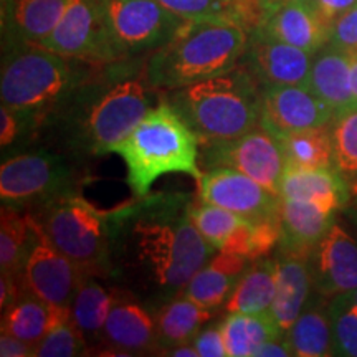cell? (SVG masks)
I'll list each match as a JSON object with an SVG mask.
<instances>
[{"label":"cell","mask_w":357,"mask_h":357,"mask_svg":"<svg viewBox=\"0 0 357 357\" xmlns=\"http://www.w3.org/2000/svg\"><path fill=\"white\" fill-rule=\"evenodd\" d=\"M134 265L166 293L182 291L215 253L190 218V204L149 200L137 212L126 240Z\"/></svg>","instance_id":"obj_1"},{"label":"cell","mask_w":357,"mask_h":357,"mask_svg":"<svg viewBox=\"0 0 357 357\" xmlns=\"http://www.w3.org/2000/svg\"><path fill=\"white\" fill-rule=\"evenodd\" d=\"M167 101L202 146L236 139L261 124V86L242 61L217 77L169 89Z\"/></svg>","instance_id":"obj_2"},{"label":"cell","mask_w":357,"mask_h":357,"mask_svg":"<svg viewBox=\"0 0 357 357\" xmlns=\"http://www.w3.org/2000/svg\"><path fill=\"white\" fill-rule=\"evenodd\" d=\"M250 35L220 20H185L153 52L144 78L153 88L177 89L225 73L242 61Z\"/></svg>","instance_id":"obj_3"},{"label":"cell","mask_w":357,"mask_h":357,"mask_svg":"<svg viewBox=\"0 0 357 357\" xmlns=\"http://www.w3.org/2000/svg\"><path fill=\"white\" fill-rule=\"evenodd\" d=\"M199 137L169 101L151 108L126 139L111 153L121 155L128 184L136 199H144L159 177L187 174L200 181Z\"/></svg>","instance_id":"obj_4"},{"label":"cell","mask_w":357,"mask_h":357,"mask_svg":"<svg viewBox=\"0 0 357 357\" xmlns=\"http://www.w3.org/2000/svg\"><path fill=\"white\" fill-rule=\"evenodd\" d=\"M86 61L55 53L35 43L8 42L3 53L2 105L33 116L68 96L83 78Z\"/></svg>","instance_id":"obj_5"},{"label":"cell","mask_w":357,"mask_h":357,"mask_svg":"<svg viewBox=\"0 0 357 357\" xmlns=\"http://www.w3.org/2000/svg\"><path fill=\"white\" fill-rule=\"evenodd\" d=\"M37 220L47 238L77 263L83 275L106 273L114 213L98 211L88 200L66 192L43 202Z\"/></svg>","instance_id":"obj_6"},{"label":"cell","mask_w":357,"mask_h":357,"mask_svg":"<svg viewBox=\"0 0 357 357\" xmlns=\"http://www.w3.org/2000/svg\"><path fill=\"white\" fill-rule=\"evenodd\" d=\"M101 3L121 60L164 47L185 22L158 0H101Z\"/></svg>","instance_id":"obj_7"},{"label":"cell","mask_w":357,"mask_h":357,"mask_svg":"<svg viewBox=\"0 0 357 357\" xmlns=\"http://www.w3.org/2000/svg\"><path fill=\"white\" fill-rule=\"evenodd\" d=\"M35 45L89 65L121 60L111 40L101 0H70L55 30Z\"/></svg>","instance_id":"obj_8"},{"label":"cell","mask_w":357,"mask_h":357,"mask_svg":"<svg viewBox=\"0 0 357 357\" xmlns=\"http://www.w3.org/2000/svg\"><path fill=\"white\" fill-rule=\"evenodd\" d=\"M202 164L207 169H234L278 195L281 178L287 172L280 137L261 124L236 139L204 146Z\"/></svg>","instance_id":"obj_9"},{"label":"cell","mask_w":357,"mask_h":357,"mask_svg":"<svg viewBox=\"0 0 357 357\" xmlns=\"http://www.w3.org/2000/svg\"><path fill=\"white\" fill-rule=\"evenodd\" d=\"M147 86L146 78L124 79L98 98L84 123L88 142L96 154L111 153L147 114L151 109Z\"/></svg>","instance_id":"obj_10"},{"label":"cell","mask_w":357,"mask_h":357,"mask_svg":"<svg viewBox=\"0 0 357 357\" xmlns=\"http://www.w3.org/2000/svg\"><path fill=\"white\" fill-rule=\"evenodd\" d=\"M68 167L60 155L48 153L20 154L0 167V197L2 204L15 207L33 200L47 202L66 194Z\"/></svg>","instance_id":"obj_11"},{"label":"cell","mask_w":357,"mask_h":357,"mask_svg":"<svg viewBox=\"0 0 357 357\" xmlns=\"http://www.w3.org/2000/svg\"><path fill=\"white\" fill-rule=\"evenodd\" d=\"M199 199L252 223L280 220L281 197L252 177L229 167L208 169L199 181Z\"/></svg>","instance_id":"obj_12"},{"label":"cell","mask_w":357,"mask_h":357,"mask_svg":"<svg viewBox=\"0 0 357 357\" xmlns=\"http://www.w3.org/2000/svg\"><path fill=\"white\" fill-rule=\"evenodd\" d=\"M37 238L26 258L22 283L26 291L56 307L71 310L83 271L47 238L40 222L33 217Z\"/></svg>","instance_id":"obj_13"},{"label":"cell","mask_w":357,"mask_h":357,"mask_svg":"<svg viewBox=\"0 0 357 357\" xmlns=\"http://www.w3.org/2000/svg\"><path fill=\"white\" fill-rule=\"evenodd\" d=\"M242 63L247 66L261 89L281 84L307 88L312 55L255 30L248 37Z\"/></svg>","instance_id":"obj_14"},{"label":"cell","mask_w":357,"mask_h":357,"mask_svg":"<svg viewBox=\"0 0 357 357\" xmlns=\"http://www.w3.org/2000/svg\"><path fill=\"white\" fill-rule=\"evenodd\" d=\"M333 118L331 108L310 88L281 84L261 89V126L275 136L324 126Z\"/></svg>","instance_id":"obj_15"},{"label":"cell","mask_w":357,"mask_h":357,"mask_svg":"<svg viewBox=\"0 0 357 357\" xmlns=\"http://www.w3.org/2000/svg\"><path fill=\"white\" fill-rule=\"evenodd\" d=\"M312 287L334 298L357 288V242L334 222L310 257Z\"/></svg>","instance_id":"obj_16"},{"label":"cell","mask_w":357,"mask_h":357,"mask_svg":"<svg viewBox=\"0 0 357 357\" xmlns=\"http://www.w3.org/2000/svg\"><path fill=\"white\" fill-rule=\"evenodd\" d=\"M258 30L311 55L326 47L331 38V26L319 19L306 0H294L270 10Z\"/></svg>","instance_id":"obj_17"},{"label":"cell","mask_w":357,"mask_h":357,"mask_svg":"<svg viewBox=\"0 0 357 357\" xmlns=\"http://www.w3.org/2000/svg\"><path fill=\"white\" fill-rule=\"evenodd\" d=\"M336 212L303 200L281 199L280 204V252L311 257L323 236L334 223Z\"/></svg>","instance_id":"obj_18"},{"label":"cell","mask_w":357,"mask_h":357,"mask_svg":"<svg viewBox=\"0 0 357 357\" xmlns=\"http://www.w3.org/2000/svg\"><path fill=\"white\" fill-rule=\"evenodd\" d=\"M101 342L116 354H142L147 351H159L155 319L146 307L119 298L106 319Z\"/></svg>","instance_id":"obj_19"},{"label":"cell","mask_w":357,"mask_h":357,"mask_svg":"<svg viewBox=\"0 0 357 357\" xmlns=\"http://www.w3.org/2000/svg\"><path fill=\"white\" fill-rule=\"evenodd\" d=\"M190 218L200 235L218 252L235 253L250 260L255 223L200 199L190 204Z\"/></svg>","instance_id":"obj_20"},{"label":"cell","mask_w":357,"mask_h":357,"mask_svg":"<svg viewBox=\"0 0 357 357\" xmlns=\"http://www.w3.org/2000/svg\"><path fill=\"white\" fill-rule=\"evenodd\" d=\"M71 318V310L56 307L40 300L33 293L24 291L2 311V331L22 339L29 346L37 347L53 329Z\"/></svg>","instance_id":"obj_21"},{"label":"cell","mask_w":357,"mask_h":357,"mask_svg":"<svg viewBox=\"0 0 357 357\" xmlns=\"http://www.w3.org/2000/svg\"><path fill=\"white\" fill-rule=\"evenodd\" d=\"M307 88L331 108L334 116L352 108L349 53L331 43L314 53Z\"/></svg>","instance_id":"obj_22"},{"label":"cell","mask_w":357,"mask_h":357,"mask_svg":"<svg viewBox=\"0 0 357 357\" xmlns=\"http://www.w3.org/2000/svg\"><path fill=\"white\" fill-rule=\"evenodd\" d=\"M250 263L252 261L242 255L218 252L192 276L182 294L197 305L215 311L229 300Z\"/></svg>","instance_id":"obj_23"},{"label":"cell","mask_w":357,"mask_h":357,"mask_svg":"<svg viewBox=\"0 0 357 357\" xmlns=\"http://www.w3.org/2000/svg\"><path fill=\"white\" fill-rule=\"evenodd\" d=\"M70 0H3V33L8 42L40 43L61 20Z\"/></svg>","instance_id":"obj_24"},{"label":"cell","mask_w":357,"mask_h":357,"mask_svg":"<svg viewBox=\"0 0 357 357\" xmlns=\"http://www.w3.org/2000/svg\"><path fill=\"white\" fill-rule=\"evenodd\" d=\"M312 284L310 258L280 252L276 260V294L271 314L287 333L301 314Z\"/></svg>","instance_id":"obj_25"},{"label":"cell","mask_w":357,"mask_h":357,"mask_svg":"<svg viewBox=\"0 0 357 357\" xmlns=\"http://www.w3.org/2000/svg\"><path fill=\"white\" fill-rule=\"evenodd\" d=\"M351 187L336 169H287L280 197L303 200L336 212L349 200Z\"/></svg>","instance_id":"obj_26"},{"label":"cell","mask_w":357,"mask_h":357,"mask_svg":"<svg viewBox=\"0 0 357 357\" xmlns=\"http://www.w3.org/2000/svg\"><path fill=\"white\" fill-rule=\"evenodd\" d=\"M184 20H220L238 25L248 35L265 24L270 8L261 0H158Z\"/></svg>","instance_id":"obj_27"},{"label":"cell","mask_w":357,"mask_h":357,"mask_svg":"<svg viewBox=\"0 0 357 357\" xmlns=\"http://www.w3.org/2000/svg\"><path fill=\"white\" fill-rule=\"evenodd\" d=\"M213 314L215 311L197 305L185 294L169 301L160 307L155 318L158 349L164 352L178 344L192 342Z\"/></svg>","instance_id":"obj_28"},{"label":"cell","mask_w":357,"mask_h":357,"mask_svg":"<svg viewBox=\"0 0 357 357\" xmlns=\"http://www.w3.org/2000/svg\"><path fill=\"white\" fill-rule=\"evenodd\" d=\"M276 294V260L263 257L250 263L225 303L227 312L271 311Z\"/></svg>","instance_id":"obj_29"},{"label":"cell","mask_w":357,"mask_h":357,"mask_svg":"<svg viewBox=\"0 0 357 357\" xmlns=\"http://www.w3.org/2000/svg\"><path fill=\"white\" fill-rule=\"evenodd\" d=\"M222 334L229 357H255L266 342L283 336L271 311L258 314L229 312L222 321Z\"/></svg>","instance_id":"obj_30"},{"label":"cell","mask_w":357,"mask_h":357,"mask_svg":"<svg viewBox=\"0 0 357 357\" xmlns=\"http://www.w3.org/2000/svg\"><path fill=\"white\" fill-rule=\"evenodd\" d=\"M37 230L32 215H22L15 207L3 205L0 215V271L22 278Z\"/></svg>","instance_id":"obj_31"},{"label":"cell","mask_w":357,"mask_h":357,"mask_svg":"<svg viewBox=\"0 0 357 357\" xmlns=\"http://www.w3.org/2000/svg\"><path fill=\"white\" fill-rule=\"evenodd\" d=\"M118 300L113 289L98 283L93 275L82 276L71 303V321L77 324L86 341L101 342L106 319Z\"/></svg>","instance_id":"obj_32"},{"label":"cell","mask_w":357,"mask_h":357,"mask_svg":"<svg viewBox=\"0 0 357 357\" xmlns=\"http://www.w3.org/2000/svg\"><path fill=\"white\" fill-rule=\"evenodd\" d=\"M291 356L324 357L334 356V336L328 307L306 305L291 328L284 333Z\"/></svg>","instance_id":"obj_33"},{"label":"cell","mask_w":357,"mask_h":357,"mask_svg":"<svg viewBox=\"0 0 357 357\" xmlns=\"http://www.w3.org/2000/svg\"><path fill=\"white\" fill-rule=\"evenodd\" d=\"M287 169H334L331 123L280 136Z\"/></svg>","instance_id":"obj_34"},{"label":"cell","mask_w":357,"mask_h":357,"mask_svg":"<svg viewBox=\"0 0 357 357\" xmlns=\"http://www.w3.org/2000/svg\"><path fill=\"white\" fill-rule=\"evenodd\" d=\"M334 169L347 184H357V106L336 114L331 121Z\"/></svg>","instance_id":"obj_35"},{"label":"cell","mask_w":357,"mask_h":357,"mask_svg":"<svg viewBox=\"0 0 357 357\" xmlns=\"http://www.w3.org/2000/svg\"><path fill=\"white\" fill-rule=\"evenodd\" d=\"M328 312L333 326L334 352L339 356L357 357V307L349 293L334 296Z\"/></svg>","instance_id":"obj_36"},{"label":"cell","mask_w":357,"mask_h":357,"mask_svg":"<svg viewBox=\"0 0 357 357\" xmlns=\"http://www.w3.org/2000/svg\"><path fill=\"white\" fill-rule=\"evenodd\" d=\"M88 347L86 337L71 321L60 324L48 334L40 344L35 347V354L38 357H71L84 354Z\"/></svg>","instance_id":"obj_37"},{"label":"cell","mask_w":357,"mask_h":357,"mask_svg":"<svg viewBox=\"0 0 357 357\" xmlns=\"http://www.w3.org/2000/svg\"><path fill=\"white\" fill-rule=\"evenodd\" d=\"M329 43L347 53H357V6L334 22Z\"/></svg>","instance_id":"obj_38"},{"label":"cell","mask_w":357,"mask_h":357,"mask_svg":"<svg viewBox=\"0 0 357 357\" xmlns=\"http://www.w3.org/2000/svg\"><path fill=\"white\" fill-rule=\"evenodd\" d=\"M192 344L199 352V357H227V347L222 334V323L202 328Z\"/></svg>","instance_id":"obj_39"},{"label":"cell","mask_w":357,"mask_h":357,"mask_svg":"<svg viewBox=\"0 0 357 357\" xmlns=\"http://www.w3.org/2000/svg\"><path fill=\"white\" fill-rule=\"evenodd\" d=\"M32 116L2 105V108H0V144H2V147L10 146L19 139L22 129H24L25 123Z\"/></svg>","instance_id":"obj_40"},{"label":"cell","mask_w":357,"mask_h":357,"mask_svg":"<svg viewBox=\"0 0 357 357\" xmlns=\"http://www.w3.org/2000/svg\"><path fill=\"white\" fill-rule=\"evenodd\" d=\"M306 2L318 13L319 19L329 26H333L339 17L357 6V0H306Z\"/></svg>","instance_id":"obj_41"},{"label":"cell","mask_w":357,"mask_h":357,"mask_svg":"<svg viewBox=\"0 0 357 357\" xmlns=\"http://www.w3.org/2000/svg\"><path fill=\"white\" fill-rule=\"evenodd\" d=\"M0 356L2 357H32L33 347L12 334H0Z\"/></svg>","instance_id":"obj_42"},{"label":"cell","mask_w":357,"mask_h":357,"mask_svg":"<svg viewBox=\"0 0 357 357\" xmlns=\"http://www.w3.org/2000/svg\"><path fill=\"white\" fill-rule=\"evenodd\" d=\"M24 283L22 278L10 275H2L0 278V310H7L17 298L20 296V293L24 291Z\"/></svg>","instance_id":"obj_43"},{"label":"cell","mask_w":357,"mask_h":357,"mask_svg":"<svg viewBox=\"0 0 357 357\" xmlns=\"http://www.w3.org/2000/svg\"><path fill=\"white\" fill-rule=\"evenodd\" d=\"M291 356L288 342L284 337H278L275 341L266 342L255 352V357H288Z\"/></svg>","instance_id":"obj_44"},{"label":"cell","mask_w":357,"mask_h":357,"mask_svg":"<svg viewBox=\"0 0 357 357\" xmlns=\"http://www.w3.org/2000/svg\"><path fill=\"white\" fill-rule=\"evenodd\" d=\"M162 356H172V357H199V352L192 342H185V344H178L171 349L160 352Z\"/></svg>","instance_id":"obj_45"},{"label":"cell","mask_w":357,"mask_h":357,"mask_svg":"<svg viewBox=\"0 0 357 357\" xmlns=\"http://www.w3.org/2000/svg\"><path fill=\"white\" fill-rule=\"evenodd\" d=\"M351 58V89L354 98V106H357V53H349Z\"/></svg>","instance_id":"obj_46"},{"label":"cell","mask_w":357,"mask_h":357,"mask_svg":"<svg viewBox=\"0 0 357 357\" xmlns=\"http://www.w3.org/2000/svg\"><path fill=\"white\" fill-rule=\"evenodd\" d=\"M265 6L270 8V10H273V8L283 6V3H288V2H294V0H261Z\"/></svg>","instance_id":"obj_47"},{"label":"cell","mask_w":357,"mask_h":357,"mask_svg":"<svg viewBox=\"0 0 357 357\" xmlns=\"http://www.w3.org/2000/svg\"><path fill=\"white\" fill-rule=\"evenodd\" d=\"M349 296H351V300H352V303H354V305H356V307H357V288H356V289H352V291L349 293Z\"/></svg>","instance_id":"obj_48"}]
</instances>
